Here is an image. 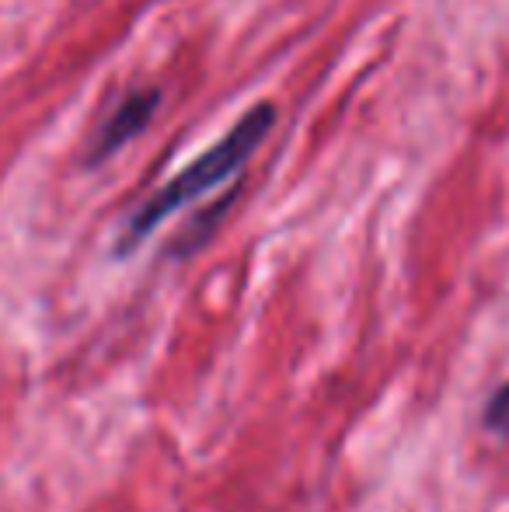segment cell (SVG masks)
<instances>
[{
    "instance_id": "cell-1",
    "label": "cell",
    "mask_w": 509,
    "mask_h": 512,
    "mask_svg": "<svg viewBox=\"0 0 509 512\" xmlns=\"http://www.w3.org/2000/svg\"><path fill=\"white\" fill-rule=\"evenodd\" d=\"M272 122H276V108L265 105V102L255 105L252 112L241 115V122L224 136V140L213 143L206 154H199L196 161L189 164V168L178 171V175L171 178L168 185H161V189H157L154 196L147 199V203H143L133 216H129L119 248H123V251L136 248V244H140L143 237L150 234V230L161 227V223L168 220L171 213H178V209L189 206L192 199L206 196V192L217 189L220 182H227V178H231L234 171H238L241 164L252 157V150L258 147V143L269 136Z\"/></svg>"
},
{
    "instance_id": "cell-2",
    "label": "cell",
    "mask_w": 509,
    "mask_h": 512,
    "mask_svg": "<svg viewBox=\"0 0 509 512\" xmlns=\"http://www.w3.org/2000/svg\"><path fill=\"white\" fill-rule=\"evenodd\" d=\"M157 108V91H133L116 105V112L105 119V126L95 133V147H91V161H105L112 150H119L126 140H133L147 119Z\"/></svg>"
},
{
    "instance_id": "cell-3",
    "label": "cell",
    "mask_w": 509,
    "mask_h": 512,
    "mask_svg": "<svg viewBox=\"0 0 509 512\" xmlns=\"http://www.w3.org/2000/svg\"><path fill=\"white\" fill-rule=\"evenodd\" d=\"M482 422H485V429L496 432V436H509V380L503 387H496L492 398L485 401Z\"/></svg>"
}]
</instances>
